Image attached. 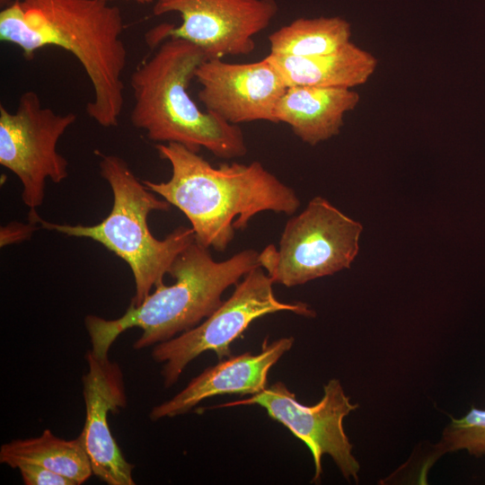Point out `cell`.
<instances>
[{"label": "cell", "mask_w": 485, "mask_h": 485, "mask_svg": "<svg viewBox=\"0 0 485 485\" xmlns=\"http://www.w3.org/2000/svg\"><path fill=\"white\" fill-rule=\"evenodd\" d=\"M119 7L106 0H14L0 12V40L31 59L45 47L70 52L92 84L86 113L103 128L119 124L128 51Z\"/></svg>", "instance_id": "1"}, {"label": "cell", "mask_w": 485, "mask_h": 485, "mask_svg": "<svg viewBox=\"0 0 485 485\" xmlns=\"http://www.w3.org/2000/svg\"><path fill=\"white\" fill-rule=\"evenodd\" d=\"M155 149L171 163L172 176L143 183L186 216L195 241L206 248L224 251L235 231L260 212L294 215L300 207L295 191L260 162L214 167L181 144L159 143Z\"/></svg>", "instance_id": "2"}, {"label": "cell", "mask_w": 485, "mask_h": 485, "mask_svg": "<svg viewBox=\"0 0 485 485\" xmlns=\"http://www.w3.org/2000/svg\"><path fill=\"white\" fill-rule=\"evenodd\" d=\"M259 257V251L246 249L216 261L208 248L194 241L172 263L168 273L175 279L172 285L159 284L140 304H129L117 319L93 314L85 317L91 350L97 357H108L116 339L133 327L143 331L133 345L136 349L166 341L196 327L220 306L227 287L260 267Z\"/></svg>", "instance_id": "3"}, {"label": "cell", "mask_w": 485, "mask_h": 485, "mask_svg": "<svg viewBox=\"0 0 485 485\" xmlns=\"http://www.w3.org/2000/svg\"><path fill=\"white\" fill-rule=\"evenodd\" d=\"M205 59L204 51L188 40H164L130 75V121L157 144L177 143L198 153L203 147L225 159L243 156L247 146L240 127L201 110L188 92Z\"/></svg>", "instance_id": "4"}, {"label": "cell", "mask_w": 485, "mask_h": 485, "mask_svg": "<svg viewBox=\"0 0 485 485\" xmlns=\"http://www.w3.org/2000/svg\"><path fill=\"white\" fill-rule=\"evenodd\" d=\"M100 156L101 177L110 187L113 201L109 215L93 225L54 224L36 218L42 228L73 237L92 239L122 259L130 268L135 295L130 304L138 305L151 289L163 282L179 254L195 241L191 227L175 228L164 239L150 232L147 217L152 211H168L171 204L148 190L115 154Z\"/></svg>", "instance_id": "5"}, {"label": "cell", "mask_w": 485, "mask_h": 485, "mask_svg": "<svg viewBox=\"0 0 485 485\" xmlns=\"http://www.w3.org/2000/svg\"><path fill=\"white\" fill-rule=\"evenodd\" d=\"M362 225L322 197L287 222L278 248L268 245L259 262L273 283L291 287L348 269L359 251Z\"/></svg>", "instance_id": "6"}, {"label": "cell", "mask_w": 485, "mask_h": 485, "mask_svg": "<svg viewBox=\"0 0 485 485\" xmlns=\"http://www.w3.org/2000/svg\"><path fill=\"white\" fill-rule=\"evenodd\" d=\"M273 284L262 268L252 269L235 285L229 298L203 322L154 345L152 357L157 363H163L161 375L164 386L174 384L188 364L206 351L215 352L219 360L230 357L232 343L256 319L283 311L304 317L315 316L307 304L279 301L275 296Z\"/></svg>", "instance_id": "7"}, {"label": "cell", "mask_w": 485, "mask_h": 485, "mask_svg": "<svg viewBox=\"0 0 485 485\" xmlns=\"http://www.w3.org/2000/svg\"><path fill=\"white\" fill-rule=\"evenodd\" d=\"M75 120V113L43 107L34 91L20 96L13 112L0 105V164L20 180L29 215L42 205L47 180L60 183L68 176V162L57 146Z\"/></svg>", "instance_id": "8"}, {"label": "cell", "mask_w": 485, "mask_h": 485, "mask_svg": "<svg viewBox=\"0 0 485 485\" xmlns=\"http://www.w3.org/2000/svg\"><path fill=\"white\" fill-rule=\"evenodd\" d=\"M239 405L264 408L272 419L281 423L304 443L314 463L312 482L321 480L324 454L331 455L347 481H358L360 465L353 454V445L344 430L343 420L359 405L350 401L338 379H331L324 385L322 398L312 406L299 402L284 383L277 382L248 398L217 407Z\"/></svg>", "instance_id": "9"}, {"label": "cell", "mask_w": 485, "mask_h": 485, "mask_svg": "<svg viewBox=\"0 0 485 485\" xmlns=\"http://www.w3.org/2000/svg\"><path fill=\"white\" fill-rule=\"evenodd\" d=\"M278 12L276 0H159L153 13H178V26L162 24L147 33L156 46L178 38L200 48L207 58L249 55L254 36L265 30Z\"/></svg>", "instance_id": "10"}, {"label": "cell", "mask_w": 485, "mask_h": 485, "mask_svg": "<svg viewBox=\"0 0 485 485\" xmlns=\"http://www.w3.org/2000/svg\"><path fill=\"white\" fill-rule=\"evenodd\" d=\"M198 93L206 110L234 125L251 121L276 123L275 109L287 86L265 57L243 64L205 59L196 70Z\"/></svg>", "instance_id": "11"}, {"label": "cell", "mask_w": 485, "mask_h": 485, "mask_svg": "<svg viewBox=\"0 0 485 485\" xmlns=\"http://www.w3.org/2000/svg\"><path fill=\"white\" fill-rule=\"evenodd\" d=\"M85 359L88 370L82 377L85 421L79 438L93 473L109 485H134V465L123 456L107 419L108 412H117L127 405L121 368L91 349Z\"/></svg>", "instance_id": "12"}, {"label": "cell", "mask_w": 485, "mask_h": 485, "mask_svg": "<svg viewBox=\"0 0 485 485\" xmlns=\"http://www.w3.org/2000/svg\"><path fill=\"white\" fill-rule=\"evenodd\" d=\"M293 344V337L281 338L271 343L266 339L258 354L245 352L220 360L190 380L172 399L154 407L150 419L155 421L184 414L202 401L216 395L260 392L266 388L269 371Z\"/></svg>", "instance_id": "13"}, {"label": "cell", "mask_w": 485, "mask_h": 485, "mask_svg": "<svg viewBox=\"0 0 485 485\" xmlns=\"http://www.w3.org/2000/svg\"><path fill=\"white\" fill-rule=\"evenodd\" d=\"M359 100L350 88L288 86L276 106V123L287 124L304 143L316 146L340 133L345 114Z\"/></svg>", "instance_id": "14"}, {"label": "cell", "mask_w": 485, "mask_h": 485, "mask_svg": "<svg viewBox=\"0 0 485 485\" xmlns=\"http://www.w3.org/2000/svg\"><path fill=\"white\" fill-rule=\"evenodd\" d=\"M268 60L287 86L350 88L366 84L377 66L376 57L351 41L331 53L313 57L269 54Z\"/></svg>", "instance_id": "15"}, {"label": "cell", "mask_w": 485, "mask_h": 485, "mask_svg": "<svg viewBox=\"0 0 485 485\" xmlns=\"http://www.w3.org/2000/svg\"><path fill=\"white\" fill-rule=\"evenodd\" d=\"M0 463L13 469L23 463L41 465L72 479L77 485L93 474L79 436L66 440L56 436L49 429L37 437L14 439L2 445Z\"/></svg>", "instance_id": "16"}, {"label": "cell", "mask_w": 485, "mask_h": 485, "mask_svg": "<svg viewBox=\"0 0 485 485\" xmlns=\"http://www.w3.org/2000/svg\"><path fill=\"white\" fill-rule=\"evenodd\" d=\"M351 38V26L341 17L297 18L269 36V54L313 57L338 50Z\"/></svg>", "instance_id": "17"}, {"label": "cell", "mask_w": 485, "mask_h": 485, "mask_svg": "<svg viewBox=\"0 0 485 485\" xmlns=\"http://www.w3.org/2000/svg\"><path fill=\"white\" fill-rule=\"evenodd\" d=\"M435 448L423 469L428 470L440 455L449 452L466 450L471 455H484L485 409L472 407L462 418H451Z\"/></svg>", "instance_id": "18"}, {"label": "cell", "mask_w": 485, "mask_h": 485, "mask_svg": "<svg viewBox=\"0 0 485 485\" xmlns=\"http://www.w3.org/2000/svg\"><path fill=\"white\" fill-rule=\"evenodd\" d=\"M17 469L26 485H77L72 479L41 465L23 463Z\"/></svg>", "instance_id": "19"}, {"label": "cell", "mask_w": 485, "mask_h": 485, "mask_svg": "<svg viewBox=\"0 0 485 485\" xmlns=\"http://www.w3.org/2000/svg\"><path fill=\"white\" fill-rule=\"evenodd\" d=\"M39 227L37 223L29 220L27 224L21 222H10L0 231V245L1 247L8 244L19 243L29 240L35 230Z\"/></svg>", "instance_id": "20"}, {"label": "cell", "mask_w": 485, "mask_h": 485, "mask_svg": "<svg viewBox=\"0 0 485 485\" xmlns=\"http://www.w3.org/2000/svg\"><path fill=\"white\" fill-rule=\"evenodd\" d=\"M106 1L113 2V1H118V0H106ZM121 1H130V2L137 3V4H152V3L154 4L159 0H121Z\"/></svg>", "instance_id": "21"}, {"label": "cell", "mask_w": 485, "mask_h": 485, "mask_svg": "<svg viewBox=\"0 0 485 485\" xmlns=\"http://www.w3.org/2000/svg\"><path fill=\"white\" fill-rule=\"evenodd\" d=\"M14 0H0V4L4 7L12 4Z\"/></svg>", "instance_id": "22"}]
</instances>
